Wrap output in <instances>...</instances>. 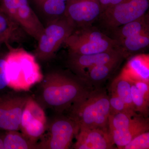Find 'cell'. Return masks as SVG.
Here are the masks:
<instances>
[{
    "mask_svg": "<svg viewBox=\"0 0 149 149\" xmlns=\"http://www.w3.org/2000/svg\"><path fill=\"white\" fill-rule=\"evenodd\" d=\"M37 85L32 97L43 109H51L56 113L67 111L72 104L85 98L91 92L84 80L61 70L47 72Z\"/></svg>",
    "mask_w": 149,
    "mask_h": 149,
    "instance_id": "1",
    "label": "cell"
},
{
    "mask_svg": "<svg viewBox=\"0 0 149 149\" xmlns=\"http://www.w3.org/2000/svg\"><path fill=\"white\" fill-rule=\"evenodd\" d=\"M8 49L5 73L8 86L19 92H28L42 80L44 74L33 54L23 48H14L5 44Z\"/></svg>",
    "mask_w": 149,
    "mask_h": 149,
    "instance_id": "2",
    "label": "cell"
},
{
    "mask_svg": "<svg viewBox=\"0 0 149 149\" xmlns=\"http://www.w3.org/2000/svg\"><path fill=\"white\" fill-rule=\"evenodd\" d=\"M67 111L80 128H108L109 96L104 91L96 89Z\"/></svg>",
    "mask_w": 149,
    "mask_h": 149,
    "instance_id": "3",
    "label": "cell"
},
{
    "mask_svg": "<svg viewBox=\"0 0 149 149\" xmlns=\"http://www.w3.org/2000/svg\"><path fill=\"white\" fill-rule=\"evenodd\" d=\"M64 44L69 53L88 55L120 48L116 40L91 26L74 29Z\"/></svg>",
    "mask_w": 149,
    "mask_h": 149,
    "instance_id": "4",
    "label": "cell"
},
{
    "mask_svg": "<svg viewBox=\"0 0 149 149\" xmlns=\"http://www.w3.org/2000/svg\"><path fill=\"white\" fill-rule=\"evenodd\" d=\"M63 113L48 118L47 128L37 143L38 149H68L80 130L78 124Z\"/></svg>",
    "mask_w": 149,
    "mask_h": 149,
    "instance_id": "5",
    "label": "cell"
},
{
    "mask_svg": "<svg viewBox=\"0 0 149 149\" xmlns=\"http://www.w3.org/2000/svg\"><path fill=\"white\" fill-rule=\"evenodd\" d=\"M74 29L73 24L65 17L47 23L37 41L38 45L33 53L36 59L45 62L54 58Z\"/></svg>",
    "mask_w": 149,
    "mask_h": 149,
    "instance_id": "6",
    "label": "cell"
},
{
    "mask_svg": "<svg viewBox=\"0 0 149 149\" xmlns=\"http://www.w3.org/2000/svg\"><path fill=\"white\" fill-rule=\"evenodd\" d=\"M108 129L114 145L123 149L136 136L149 131L148 118L138 113L109 114Z\"/></svg>",
    "mask_w": 149,
    "mask_h": 149,
    "instance_id": "7",
    "label": "cell"
},
{
    "mask_svg": "<svg viewBox=\"0 0 149 149\" xmlns=\"http://www.w3.org/2000/svg\"><path fill=\"white\" fill-rule=\"evenodd\" d=\"M149 22L148 15L146 14L140 18L113 31V38L117 41L125 58L148 47Z\"/></svg>",
    "mask_w": 149,
    "mask_h": 149,
    "instance_id": "8",
    "label": "cell"
},
{
    "mask_svg": "<svg viewBox=\"0 0 149 149\" xmlns=\"http://www.w3.org/2000/svg\"><path fill=\"white\" fill-rule=\"evenodd\" d=\"M0 8L27 35L39 40L45 26L28 0H0Z\"/></svg>",
    "mask_w": 149,
    "mask_h": 149,
    "instance_id": "9",
    "label": "cell"
},
{
    "mask_svg": "<svg viewBox=\"0 0 149 149\" xmlns=\"http://www.w3.org/2000/svg\"><path fill=\"white\" fill-rule=\"evenodd\" d=\"M149 0H124L102 13L100 19L107 29L114 31L146 14Z\"/></svg>",
    "mask_w": 149,
    "mask_h": 149,
    "instance_id": "10",
    "label": "cell"
},
{
    "mask_svg": "<svg viewBox=\"0 0 149 149\" xmlns=\"http://www.w3.org/2000/svg\"><path fill=\"white\" fill-rule=\"evenodd\" d=\"M30 95L12 90L0 93L1 130H20L22 111Z\"/></svg>",
    "mask_w": 149,
    "mask_h": 149,
    "instance_id": "11",
    "label": "cell"
},
{
    "mask_svg": "<svg viewBox=\"0 0 149 149\" xmlns=\"http://www.w3.org/2000/svg\"><path fill=\"white\" fill-rule=\"evenodd\" d=\"M47 120L45 110L31 95L22 115L21 133L31 142L37 144L45 131Z\"/></svg>",
    "mask_w": 149,
    "mask_h": 149,
    "instance_id": "12",
    "label": "cell"
},
{
    "mask_svg": "<svg viewBox=\"0 0 149 149\" xmlns=\"http://www.w3.org/2000/svg\"><path fill=\"white\" fill-rule=\"evenodd\" d=\"M102 13L99 0H70L65 17L75 29L91 26L99 19Z\"/></svg>",
    "mask_w": 149,
    "mask_h": 149,
    "instance_id": "13",
    "label": "cell"
},
{
    "mask_svg": "<svg viewBox=\"0 0 149 149\" xmlns=\"http://www.w3.org/2000/svg\"><path fill=\"white\" fill-rule=\"evenodd\" d=\"M125 58L120 48L92 54L68 53L67 64L70 70L80 78L86 70L93 67L122 61Z\"/></svg>",
    "mask_w": 149,
    "mask_h": 149,
    "instance_id": "14",
    "label": "cell"
},
{
    "mask_svg": "<svg viewBox=\"0 0 149 149\" xmlns=\"http://www.w3.org/2000/svg\"><path fill=\"white\" fill-rule=\"evenodd\" d=\"M75 149H115L108 128H80L75 136Z\"/></svg>",
    "mask_w": 149,
    "mask_h": 149,
    "instance_id": "15",
    "label": "cell"
},
{
    "mask_svg": "<svg viewBox=\"0 0 149 149\" xmlns=\"http://www.w3.org/2000/svg\"><path fill=\"white\" fill-rule=\"evenodd\" d=\"M121 72L132 80L149 83V55L140 54L131 57Z\"/></svg>",
    "mask_w": 149,
    "mask_h": 149,
    "instance_id": "16",
    "label": "cell"
},
{
    "mask_svg": "<svg viewBox=\"0 0 149 149\" xmlns=\"http://www.w3.org/2000/svg\"><path fill=\"white\" fill-rule=\"evenodd\" d=\"M47 24L65 17V13L70 0H33Z\"/></svg>",
    "mask_w": 149,
    "mask_h": 149,
    "instance_id": "17",
    "label": "cell"
},
{
    "mask_svg": "<svg viewBox=\"0 0 149 149\" xmlns=\"http://www.w3.org/2000/svg\"><path fill=\"white\" fill-rule=\"evenodd\" d=\"M121 61H119L93 67L86 70L80 78L89 85H100L109 78Z\"/></svg>",
    "mask_w": 149,
    "mask_h": 149,
    "instance_id": "18",
    "label": "cell"
},
{
    "mask_svg": "<svg viewBox=\"0 0 149 149\" xmlns=\"http://www.w3.org/2000/svg\"><path fill=\"white\" fill-rule=\"evenodd\" d=\"M25 34L0 8V40L4 44L20 42Z\"/></svg>",
    "mask_w": 149,
    "mask_h": 149,
    "instance_id": "19",
    "label": "cell"
},
{
    "mask_svg": "<svg viewBox=\"0 0 149 149\" xmlns=\"http://www.w3.org/2000/svg\"><path fill=\"white\" fill-rule=\"evenodd\" d=\"M131 80L121 71L111 83V93L119 97L129 109L135 111L131 98Z\"/></svg>",
    "mask_w": 149,
    "mask_h": 149,
    "instance_id": "20",
    "label": "cell"
},
{
    "mask_svg": "<svg viewBox=\"0 0 149 149\" xmlns=\"http://www.w3.org/2000/svg\"><path fill=\"white\" fill-rule=\"evenodd\" d=\"M3 143L4 149H38L37 144L17 130H5Z\"/></svg>",
    "mask_w": 149,
    "mask_h": 149,
    "instance_id": "21",
    "label": "cell"
},
{
    "mask_svg": "<svg viewBox=\"0 0 149 149\" xmlns=\"http://www.w3.org/2000/svg\"><path fill=\"white\" fill-rule=\"evenodd\" d=\"M131 96L135 111L144 117L148 118L149 112V95L138 89L132 80Z\"/></svg>",
    "mask_w": 149,
    "mask_h": 149,
    "instance_id": "22",
    "label": "cell"
},
{
    "mask_svg": "<svg viewBox=\"0 0 149 149\" xmlns=\"http://www.w3.org/2000/svg\"><path fill=\"white\" fill-rule=\"evenodd\" d=\"M109 114H115L120 113L133 115L137 113L136 112L129 109L124 102L114 93H111L110 96H109Z\"/></svg>",
    "mask_w": 149,
    "mask_h": 149,
    "instance_id": "23",
    "label": "cell"
},
{
    "mask_svg": "<svg viewBox=\"0 0 149 149\" xmlns=\"http://www.w3.org/2000/svg\"><path fill=\"white\" fill-rule=\"evenodd\" d=\"M149 132L146 131L139 134L132 139L123 149H148Z\"/></svg>",
    "mask_w": 149,
    "mask_h": 149,
    "instance_id": "24",
    "label": "cell"
},
{
    "mask_svg": "<svg viewBox=\"0 0 149 149\" xmlns=\"http://www.w3.org/2000/svg\"><path fill=\"white\" fill-rule=\"evenodd\" d=\"M0 46V93L11 90L8 86L5 73V61L6 56L8 52L7 49L3 48V45Z\"/></svg>",
    "mask_w": 149,
    "mask_h": 149,
    "instance_id": "25",
    "label": "cell"
},
{
    "mask_svg": "<svg viewBox=\"0 0 149 149\" xmlns=\"http://www.w3.org/2000/svg\"><path fill=\"white\" fill-rule=\"evenodd\" d=\"M124 0H99L102 12L105 10L119 3Z\"/></svg>",
    "mask_w": 149,
    "mask_h": 149,
    "instance_id": "26",
    "label": "cell"
},
{
    "mask_svg": "<svg viewBox=\"0 0 149 149\" xmlns=\"http://www.w3.org/2000/svg\"><path fill=\"white\" fill-rule=\"evenodd\" d=\"M4 130L0 129V149H4L3 140L4 134Z\"/></svg>",
    "mask_w": 149,
    "mask_h": 149,
    "instance_id": "27",
    "label": "cell"
},
{
    "mask_svg": "<svg viewBox=\"0 0 149 149\" xmlns=\"http://www.w3.org/2000/svg\"><path fill=\"white\" fill-rule=\"evenodd\" d=\"M3 44H4V43L3 42H2V41L0 40V46L1 45H3Z\"/></svg>",
    "mask_w": 149,
    "mask_h": 149,
    "instance_id": "28",
    "label": "cell"
}]
</instances>
